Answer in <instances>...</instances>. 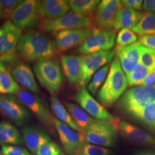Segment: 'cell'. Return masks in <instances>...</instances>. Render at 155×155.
<instances>
[{
  "label": "cell",
  "instance_id": "6da1fadb",
  "mask_svg": "<svg viewBox=\"0 0 155 155\" xmlns=\"http://www.w3.org/2000/svg\"><path fill=\"white\" fill-rule=\"evenodd\" d=\"M17 51L25 61L36 62L52 59L57 47L55 42L46 35L37 31H29L21 36Z\"/></svg>",
  "mask_w": 155,
  "mask_h": 155
},
{
  "label": "cell",
  "instance_id": "7a4b0ae2",
  "mask_svg": "<svg viewBox=\"0 0 155 155\" xmlns=\"http://www.w3.org/2000/svg\"><path fill=\"white\" fill-rule=\"evenodd\" d=\"M127 86V77L118 58L116 57L110 64L104 83L98 92V100L104 106L110 107L125 93Z\"/></svg>",
  "mask_w": 155,
  "mask_h": 155
},
{
  "label": "cell",
  "instance_id": "3957f363",
  "mask_svg": "<svg viewBox=\"0 0 155 155\" xmlns=\"http://www.w3.org/2000/svg\"><path fill=\"white\" fill-rule=\"evenodd\" d=\"M21 36V29L11 20H7L0 27V61L8 68L17 64V47Z\"/></svg>",
  "mask_w": 155,
  "mask_h": 155
},
{
  "label": "cell",
  "instance_id": "277c9868",
  "mask_svg": "<svg viewBox=\"0 0 155 155\" xmlns=\"http://www.w3.org/2000/svg\"><path fill=\"white\" fill-rule=\"evenodd\" d=\"M33 71L40 83L50 93L55 95L62 86L63 75L60 64L53 59L36 61Z\"/></svg>",
  "mask_w": 155,
  "mask_h": 155
},
{
  "label": "cell",
  "instance_id": "5b68a950",
  "mask_svg": "<svg viewBox=\"0 0 155 155\" xmlns=\"http://www.w3.org/2000/svg\"><path fill=\"white\" fill-rule=\"evenodd\" d=\"M153 102H155V84L139 86L125 91L120 99L118 106L121 110L131 116Z\"/></svg>",
  "mask_w": 155,
  "mask_h": 155
},
{
  "label": "cell",
  "instance_id": "8992f818",
  "mask_svg": "<svg viewBox=\"0 0 155 155\" xmlns=\"http://www.w3.org/2000/svg\"><path fill=\"white\" fill-rule=\"evenodd\" d=\"M92 20L90 17L72 11L55 19L42 20L39 27L45 32L56 33L64 30L90 28Z\"/></svg>",
  "mask_w": 155,
  "mask_h": 155
},
{
  "label": "cell",
  "instance_id": "52a82bcc",
  "mask_svg": "<svg viewBox=\"0 0 155 155\" xmlns=\"http://www.w3.org/2000/svg\"><path fill=\"white\" fill-rule=\"evenodd\" d=\"M75 98L81 107L90 116L98 121L110 123L118 131L120 120L111 115L104 106L94 99L86 87L79 88Z\"/></svg>",
  "mask_w": 155,
  "mask_h": 155
},
{
  "label": "cell",
  "instance_id": "ba28073f",
  "mask_svg": "<svg viewBox=\"0 0 155 155\" xmlns=\"http://www.w3.org/2000/svg\"><path fill=\"white\" fill-rule=\"evenodd\" d=\"M40 1L25 0L12 12L10 20L21 29H31L39 25L40 17L39 7Z\"/></svg>",
  "mask_w": 155,
  "mask_h": 155
},
{
  "label": "cell",
  "instance_id": "9c48e42d",
  "mask_svg": "<svg viewBox=\"0 0 155 155\" xmlns=\"http://www.w3.org/2000/svg\"><path fill=\"white\" fill-rule=\"evenodd\" d=\"M114 55V50L101 51L83 55L81 73L77 84L79 88L86 87L94 74L102 67L109 64Z\"/></svg>",
  "mask_w": 155,
  "mask_h": 155
},
{
  "label": "cell",
  "instance_id": "30bf717a",
  "mask_svg": "<svg viewBox=\"0 0 155 155\" xmlns=\"http://www.w3.org/2000/svg\"><path fill=\"white\" fill-rule=\"evenodd\" d=\"M117 130L109 122L96 120L84 134L86 142L101 147L110 148L116 145Z\"/></svg>",
  "mask_w": 155,
  "mask_h": 155
},
{
  "label": "cell",
  "instance_id": "8fae6325",
  "mask_svg": "<svg viewBox=\"0 0 155 155\" xmlns=\"http://www.w3.org/2000/svg\"><path fill=\"white\" fill-rule=\"evenodd\" d=\"M116 33L114 31H102L96 28L94 34L78 47V53L87 55L101 51H109L114 47Z\"/></svg>",
  "mask_w": 155,
  "mask_h": 155
},
{
  "label": "cell",
  "instance_id": "7c38bea8",
  "mask_svg": "<svg viewBox=\"0 0 155 155\" xmlns=\"http://www.w3.org/2000/svg\"><path fill=\"white\" fill-rule=\"evenodd\" d=\"M0 112L18 126L26 124L31 118L27 107L12 95H0Z\"/></svg>",
  "mask_w": 155,
  "mask_h": 155
},
{
  "label": "cell",
  "instance_id": "4fadbf2b",
  "mask_svg": "<svg viewBox=\"0 0 155 155\" xmlns=\"http://www.w3.org/2000/svg\"><path fill=\"white\" fill-rule=\"evenodd\" d=\"M17 95L24 105L41 122L50 128L54 127V117L50 113L48 107L43 98L36 94L23 90H21Z\"/></svg>",
  "mask_w": 155,
  "mask_h": 155
},
{
  "label": "cell",
  "instance_id": "5bb4252c",
  "mask_svg": "<svg viewBox=\"0 0 155 155\" xmlns=\"http://www.w3.org/2000/svg\"><path fill=\"white\" fill-rule=\"evenodd\" d=\"M96 28H86L64 30L55 33L57 50L64 52L82 45L90 38Z\"/></svg>",
  "mask_w": 155,
  "mask_h": 155
},
{
  "label": "cell",
  "instance_id": "9a60e30c",
  "mask_svg": "<svg viewBox=\"0 0 155 155\" xmlns=\"http://www.w3.org/2000/svg\"><path fill=\"white\" fill-rule=\"evenodd\" d=\"M54 127L65 152L68 155H77L84 143H86L82 134L73 130L65 124L53 118Z\"/></svg>",
  "mask_w": 155,
  "mask_h": 155
},
{
  "label": "cell",
  "instance_id": "2e32d148",
  "mask_svg": "<svg viewBox=\"0 0 155 155\" xmlns=\"http://www.w3.org/2000/svg\"><path fill=\"white\" fill-rule=\"evenodd\" d=\"M122 7L121 1L119 0L101 1L94 15V21L98 29L112 31L117 14Z\"/></svg>",
  "mask_w": 155,
  "mask_h": 155
},
{
  "label": "cell",
  "instance_id": "e0dca14e",
  "mask_svg": "<svg viewBox=\"0 0 155 155\" xmlns=\"http://www.w3.org/2000/svg\"><path fill=\"white\" fill-rule=\"evenodd\" d=\"M118 131L122 136L136 144L154 145L155 139L150 133L125 121L119 122Z\"/></svg>",
  "mask_w": 155,
  "mask_h": 155
},
{
  "label": "cell",
  "instance_id": "ac0fdd59",
  "mask_svg": "<svg viewBox=\"0 0 155 155\" xmlns=\"http://www.w3.org/2000/svg\"><path fill=\"white\" fill-rule=\"evenodd\" d=\"M11 74L17 83L28 89L33 93H39L40 91L36 81L35 75L31 67L28 64L20 63L12 67Z\"/></svg>",
  "mask_w": 155,
  "mask_h": 155
},
{
  "label": "cell",
  "instance_id": "d6986e66",
  "mask_svg": "<svg viewBox=\"0 0 155 155\" xmlns=\"http://www.w3.org/2000/svg\"><path fill=\"white\" fill-rule=\"evenodd\" d=\"M69 9L68 1H40L39 7V16L43 20L55 19L66 15Z\"/></svg>",
  "mask_w": 155,
  "mask_h": 155
},
{
  "label": "cell",
  "instance_id": "ffe728a7",
  "mask_svg": "<svg viewBox=\"0 0 155 155\" xmlns=\"http://www.w3.org/2000/svg\"><path fill=\"white\" fill-rule=\"evenodd\" d=\"M22 138L28 150L33 153L43 145L51 141L50 136L39 127H29L21 129Z\"/></svg>",
  "mask_w": 155,
  "mask_h": 155
},
{
  "label": "cell",
  "instance_id": "44dd1931",
  "mask_svg": "<svg viewBox=\"0 0 155 155\" xmlns=\"http://www.w3.org/2000/svg\"><path fill=\"white\" fill-rule=\"evenodd\" d=\"M83 55L61 56V67L68 83L77 85L81 73Z\"/></svg>",
  "mask_w": 155,
  "mask_h": 155
},
{
  "label": "cell",
  "instance_id": "7402d4cb",
  "mask_svg": "<svg viewBox=\"0 0 155 155\" xmlns=\"http://www.w3.org/2000/svg\"><path fill=\"white\" fill-rule=\"evenodd\" d=\"M143 13L122 6L117 14L113 29L118 31L123 28L133 29L140 21Z\"/></svg>",
  "mask_w": 155,
  "mask_h": 155
},
{
  "label": "cell",
  "instance_id": "603a6c76",
  "mask_svg": "<svg viewBox=\"0 0 155 155\" xmlns=\"http://www.w3.org/2000/svg\"><path fill=\"white\" fill-rule=\"evenodd\" d=\"M141 45L138 43L125 47H115L114 51L121 65H137L140 63Z\"/></svg>",
  "mask_w": 155,
  "mask_h": 155
},
{
  "label": "cell",
  "instance_id": "cb8c5ba5",
  "mask_svg": "<svg viewBox=\"0 0 155 155\" xmlns=\"http://www.w3.org/2000/svg\"><path fill=\"white\" fill-rule=\"evenodd\" d=\"M64 105L79 128V133L84 136L86 131L96 120L90 116L81 107L75 104L67 102L64 103Z\"/></svg>",
  "mask_w": 155,
  "mask_h": 155
},
{
  "label": "cell",
  "instance_id": "d4e9b609",
  "mask_svg": "<svg viewBox=\"0 0 155 155\" xmlns=\"http://www.w3.org/2000/svg\"><path fill=\"white\" fill-rule=\"evenodd\" d=\"M23 138L16 127L9 122L0 123V144L22 145Z\"/></svg>",
  "mask_w": 155,
  "mask_h": 155
},
{
  "label": "cell",
  "instance_id": "484cf974",
  "mask_svg": "<svg viewBox=\"0 0 155 155\" xmlns=\"http://www.w3.org/2000/svg\"><path fill=\"white\" fill-rule=\"evenodd\" d=\"M51 106L52 110L58 120L65 124L73 130L79 132V129L74 122L72 116L56 95H52L51 98Z\"/></svg>",
  "mask_w": 155,
  "mask_h": 155
},
{
  "label": "cell",
  "instance_id": "4316f807",
  "mask_svg": "<svg viewBox=\"0 0 155 155\" xmlns=\"http://www.w3.org/2000/svg\"><path fill=\"white\" fill-rule=\"evenodd\" d=\"M132 31L140 37L155 35V13L149 12L144 13L141 19Z\"/></svg>",
  "mask_w": 155,
  "mask_h": 155
},
{
  "label": "cell",
  "instance_id": "83f0119b",
  "mask_svg": "<svg viewBox=\"0 0 155 155\" xmlns=\"http://www.w3.org/2000/svg\"><path fill=\"white\" fill-rule=\"evenodd\" d=\"M131 117L155 132V102L146 106Z\"/></svg>",
  "mask_w": 155,
  "mask_h": 155
},
{
  "label": "cell",
  "instance_id": "f1b7e54d",
  "mask_svg": "<svg viewBox=\"0 0 155 155\" xmlns=\"http://www.w3.org/2000/svg\"><path fill=\"white\" fill-rule=\"evenodd\" d=\"M99 0H70L68 5L72 12L84 16L92 14L97 8Z\"/></svg>",
  "mask_w": 155,
  "mask_h": 155
},
{
  "label": "cell",
  "instance_id": "f546056e",
  "mask_svg": "<svg viewBox=\"0 0 155 155\" xmlns=\"http://www.w3.org/2000/svg\"><path fill=\"white\" fill-rule=\"evenodd\" d=\"M21 90L9 71L0 73V95L17 94Z\"/></svg>",
  "mask_w": 155,
  "mask_h": 155
},
{
  "label": "cell",
  "instance_id": "4dcf8cb0",
  "mask_svg": "<svg viewBox=\"0 0 155 155\" xmlns=\"http://www.w3.org/2000/svg\"><path fill=\"white\" fill-rule=\"evenodd\" d=\"M110 64H107L102 67L95 72L87 86V90L91 94L95 95L104 83L109 71Z\"/></svg>",
  "mask_w": 155,
  "mask_h": 155
},
{
  "label": "cell",
  "instance_id": "1f68e13d",
  "mask_svg": "<svg viewBox=\"0 0 155 155\" xmlns=\"http://www.w3.org/2000/svg\"><path fill=\"white\" fill-rule=\"evenodd\" d=\"M150 70L141 63L137 64L133 71L127 77V84L129 86H141L145 78L149 75Z\"/></svg>",
  "mask_w": 155,
  "mask_h": 155
},
{
  "label": "cell",
  "instance_id": "d6a6232c",
  "mask_svg": "<svg viewBox=\"0 0 155 155\" xmlns=\"http://www.w3.org/2000/svg\"><path fill=\"white\" fill-rule=\"evenodd\" d=\"M138 38L132 29L123 28L120 29L116 38V47H125L136 43Z\"/></svg>",
  "mask_w": 155,
  "mask_h": 155
},
{
  "label": "cell",
  "instance_id": "836d02e7",
  "mask_svg": "<svg viewBox=\"0 0 155 155\" xmlns=\"http://www.w3.org/2000/svg\"><path fill=\"white\" fill-rule=\"evenodd\" d=\"M109 149L85 143L82 145L77 155H111Z\"/></svg>",
  "mask_w": 155,
  "mask_h": 155
},
{
  "label": "cell",
  "instance_id": "e575fe53",
  "mask_svg": "<svg viewBox=\"0 0 155 155\" xmlns=\"http://www.w3.org/2000/svg\"><path fill=\"white\" fill-rule=\"evenodd\" d=\"M140 63L150 69L155 68V50L141 45L140 54Z\"/></svg>",
  "mask_w": 155,
  "mask_h": 155
},
{
  "label": "cell",
  "instance_id": "d590c367",
  "mask_svg": "<svg viewBox=\"0 0 155 155\" xmlns=\"http://www.w3.org/2000/svg\"><path fill=\"white\" fill-rule=\"evenodd\" d=\"M22 1L19 0H0L1 18L9 17L12 12Z\"/></svg>",
  "mask_w": 155,
  "mask_h": 155
},
{
  "label": "cell",
  "instance_id": "8d00e7d4",
  "mask_svg": "<svg viewBox=\"0 0 155 155\" xmlns=\"http://www.w3.org/2000/svg\"><path fill=\"white\" fill-rule=\"evenodd\" d=\"M61 149L59 145L53 141L43 145L36 152V155H61Z\"/></svg>",
  "mask_w": 155,
  "mask_h": 155
},
{
  "label": "cell",
  "instance_id": "74e56055",
  "mask_svg": "<svg viewBox=\"0 0 155 155\" xmlns=\"http://www.w3.org/2000/svg\"><path fill=\"white\" fill-rule=\"evenodd\" d=\"M1 150L2 155H31L27 149L13 145H2Z\"/></svg>",
  "mask_w": 155,
  "mask_h": 155
},
{
  "label": "cell",
  "instance_id": "f35d334b",
  "mask_svg": "<svg viewBox=\"0 0 155 155\" xmlns=\"http://www.w3.org/2000/svg\"><path fill=\"white\" fill-rule=\"evenodd\" d=\"M137 43L147 48L155 50V35L141 36Z\"/></svg>",
  "mask_w": 155,
  "mask_h": 155
},
{
  "label": "cell",
  "instance_id": "ab89813d",
  "mask_svg": "<svg viewBox=\"0 0 155 155\" xmlns=\"http://www.w3.org/2000/svg\"><path fill=\"white\" fill-rule=\"evenodd\" d=\"M122 6L137 11L143 8V1L142 0H122L121 1Z\"/></svg>",
  "mask_w": 155,
  "mask_h": 155
},
{
  "label": "cell",
  "instance_id": "60d3db41",
  "mask_svg": "<svg viewBox=\"0 0 155 155\" xmlns=\"http://www.w3.org/2000/svg\"><path fill=\"white\" fill-rule=\"evenodd\" d=\"M155 84V68L152 70L141 86H152Z\"/></svg>",
  "mask_w": 155,
  "mask_h": 155
},
{
  "label": "cell",
  "instance_id": "b9f144b4",
  "mask_svg": "<svg viewBox=\"0 0 155 155\" xmlns=\"http://www.w3.org/2000/svg\"><path fill=\"white\" fill-rule=\"evenodd\" d=\"M143 9L155 13V0H145L143 2Z\"/></svg>",
  "mask_w": 155,
  "mask_h": 155
},
{
  "label": "cell",
  "instance_id": "7bdbcfd3",
  "mask_svg": "<svg viewBox=\"0 0 155 155\" xmlns=\"http://www.w3.org/2000/svg\"><path fill=\"white\" fill-rule=\"evenodd\" d=\"M8 67L6 66L5 64L4 63L0 61V73L4 72L6 70H8Z\"/></svg>",
  "mask_w": 155,
  "mask_h": 155
},
{
  "label": "cell",
  "instance_id": "ee69618b",
  "mask_svg": "<svg viewBox=\"0 0 155 155\" xmlns=\"http://www.w3.org/2000/svg\"><path fill=\"white\" fill-rule=\"evenodd\" d=\"M137 155H155V151H146L143 152Z\"/></svg>",
  "mask_w": 155,
  "mask_h": 155
},
{
  "label": "cell",
  "instance_id": "f6af8a7d",
  "mask_svg": "<svg viewBox=\"0 0 155 155\" xmlns=\"http://www.w3.org/2000/svg\"><path fill=\"white\" fill-rule=\"evenodd\" d=\"M0 155H2V150H0Z\"/></svg>",
  "mask_w": 155,
  "mask_h": 155
},
{
  "label": "cell",
  "instance_id": "bcb514c9",
  "mask_svg": "<svg viewBox=\"0 0 155 155\" xmlns=\"http://www.w3.org/2000/svg\"><path fill=\"white\" fill-rule=\"evenodd\" d=\"M0 18H1V15H0Z\"/></svg>",
  "mask_w": 155,
  "mask_h": 155
}]
</instances>
